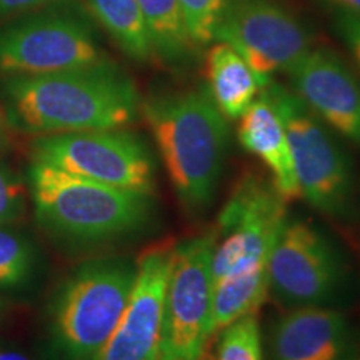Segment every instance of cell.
<instances>
[{"mask_svg":"<svg viewBox=\"0 0 360 360\" xmlns=\"http://www.w3.org/2000/svg\"><path fill=\"white\" fill-rule=\"evenodd\" d=\"M6 94L11 122L40 135L122 129L141 107L132 79L107 62L52 74L13 75Z\"/></svg>","mask_w":360,"mask_h":360,"instance_id":"obj_1","label":"cell"},{"mask_svg":"<svg viewBox=\"0 0 360 360\" xmlns=\"http://www.w3.org/2000/svg\"><path fill=\"white\" fill-rule=\"evenodd\" d=\"M143 112L180 205L191 215L205 212L225 165L227 119L205 89L155 97Z\"/></svg>","mask_w":360,"mask_h":360,"instance_id":"obj_2","label":"cell"},{"mask_svg":"<svg viewBox=\"0 0 360 360\" xmlns=\"http://www.w3.org/2000/svg\"><path fill=\"white\" fill-rule=\"evenodd\" d=\"M30 186L39 224L69 240H114L141 231L152 217L148 195L75 177L37 162L30 169Z\"/></svg>","mask_w":360,"mask_h":360,"instance_id":"obj_3","label":"cell"},{"mask_svg":"<svg viewBox=\"0 0 360 360\" xmlns=\"http://www.w3.org/2000/svg\"><path fill=\"white\" fill-rule=\"evenodd\" d=\"M137 267L129 260H98L75 270L53 307L56 335L70 360H96L114 334L132 292Z\"/></svg>","mask_w":360,"mask_h":360,"instance_id":"obj_4","label":"cell"},{"mask_svg":"<svg viewBox=\"0 0 360 360\" xmlns=\"http://www.w3.org/2000/svg\"><path fill=\"white\" fill-rule=\"evenodd\" d=\"M262 89L285 127L302 197L319 212L345 217L355 199V174L349 154L292 90L272 80Z\"/></svg>","mask_w":360,"mask_h":360,"instance_id":"obj_5","label":"cell"},{"mask_svg":"<svg viewBox=\"0 0 360 360\" xmlns=\"http://www.w3.org/2000/svg\"><path fill=\"white\" fill-rule=\"evenodd\" d=\"M34 162L120 191L150 197L155 162L142 139L127 130L49 134L35 141Z\"/></svg>","mask_w":360,"mask_h":360,"instance_id":"obj_6","label":"cell"},{"mask_svg":"<svg viewBox=\"0 0 360 360\" xmlns=\"http://www.w3.org/2000/svg\"><path fill=\"white\" fill-rule=\"evenodd\" d=\"M285 202L272 182L247 174L237 182L219 217L212 252V281L269 264L285 222Z\"/></svg>","mask_w":360,"mask_h":360,"instance_id":"obj_7","label":"cell"},{"mask_svg":"<svg viewBox=\"0 0 360 360\" xmlns=\"http://www.w3.org/2000/svg\"><path fill=\"white\" fill-rule=\"evenodd\" d=\"M215 236L175 245L165 290L159 360H200L210 339L212 252Z\"/></svg>","mask_w":360,"mask_h":360,"instance_id":"obj_8","label":"cell"},{"mask_svg":"<svg viewBox=\"0 0 360 360\" xmlns=\"http://www.w3.org/2000/svg\"><path fill=\"white\" fill-rule=\"evenodd\" d=\"M269 290L287 305H323L345 281L344 259L315 225L285 219L267 264Z\"/></svg>","mask_w":360,"mask_h":360,"instance_id":"obj_9","label":"cell"},{"mask_svg":"<svg viewBox=\"0 0 360 360\" xmlns=\"http://www.w3.org/2000/svg\"><path fill=\"white\" fill-rule=\"evenodd\" d=\"M215 40L236 49L262 87L310 51L307 29L272 0H233L215 30Z\"/></svg>","mask_w":360,"mask_h":360,"instance_id":"obj_10","label":"cell"},{"mask_svg":"<svg viewBox=\"0 0 360 360\" xmlns=\"http://www.w3.org/2000/svg\"><path fill=\"white\" fill-rule=\"evenodd\" d=\"M98 62L103 60L89 25L70 13H42L0 30L2 74H52Z\"/></svg>","mask_w":360,"mask_h":360,"instance_id":"obj_11","label":"cell"},{"mask_svg":"<svg viewBox=\"0 0 360 360\" xmlns=\"http://www.w3.org/2000/svg\"><path fill=\"white\" fill-rule=\"evenodd\" d=\"M172 242L148 247L139 255L129 302L114 334L96 360H159L165 290L174 264Z\"/></svg>","mask_w":360,"mask_h":360,"instance_id":"obj_12","label":"cell"},{"mask_svg":"<svg viewBox=\"0 0 360 360\" xmlns=\"http://www.w3.org/2000/svg\"><path fill=\"white\" fill-rule=\"evenodd\" d=\"M287 74L295 96L319 119L360 146V79L339 56L309 51Z\"/></svg>","mask_w":360,"mask_h":360,"instance_id":"obj_13","label":"cell"},{"mask_svg":"<svg viewBox=\"0 0 360 360\" xmlns=\"http://www.w3.org/2000/svg\"><path fill=\"white\" fill-rule=\"evenodd\" d=\"M350 355L347 317L323 305H302L282 315L270 335L272 360H347Z\"/></svg>","mask_w":360,"mask_h":360,"instance_id":"obj_14","label":"cell"},{"mask_svg":"<svg viewBox=\"0 0 360 360\" xmlns=\"http://www.w3.org/2000/svg\"><path fill=\"white\" fill-rule=\"evenodd\" d=\"M237 135L242 147L267 167L272 186L285 204L302 197L285 127L265 90L240 115Z\"/></svg>","mask_w":360,"mask_h":360,"instance_id":"obj_15","label":"cell"},{"mask_svg":"<svg viewBox=\"0 0 360 360\" xmlns=\"http://www.w3.org/2000/svg\"><path fill=\"white\" fill-rule=\"evenodd\" d=\"M209 94L227 120L240 119L262 89L257 75L236 49L215 44L207 56Z\"/></svg>","mask_w":360,"mask_h":360,"instance_id":"obj_16","label":"cell"},{"mask_svg":"<svg viewBox=\"0 0 360 360\" xmlns=\"http://www.w3.org/2000/svg\"><path fill=\"white\" fill-rule=\"evenodd\" d=\"M267 265L214 282L209 323L210 337L217 330H224L238 319L255 314V310L267 297Z\"/></svg>","mask_w":360,"mask_h":360,"instance_id":"obj_17","label":"cell"},{"mask_svg":"<svg viewBox=\"0 0 360 360\" xmlns=\"http://www.w3.org/2000/svg\"><path fill=\"white\" fill-rule=\"evenodd\" d=\"M94 15L120 49L135 60H146L154 52L150 35L137 0H87Z\"/></svg>","mask_w":360,"mask_h":360,"instance_id":"obj_18","label":"cell"},{"mask_svg":"<svg viewBox=\"0 0 360 360\" xmlns=\"http://www.w3.org/2000/svg\"><path fill=\"white\" fill-rule=\"evenodd\" d=\"M154 51L169 60H179L192 42L184 24L179 0H137Z\"/></svg>","mask_w":360,"mask_h":360,"instance_id":"obj_19","label":"cell"},{"mask_svg":"<svg viewBox=\"0 0 360 360\" xmlns=\"http://www.w3.org/2000/svg\"><path fill=\"white\" fill-rule=\"evenodd\" d=\"M217 360H264L255 314L245 315L224 328L219 340Z\"/></svg>","mask_w":360,"mask_h":360,"instance_id":"obj_20","label":"cell"},{"mask_svg":"<svg viewBox=\"0 0 360 360\" xmlns=\"http://www.w3.org/2000/svg\"><path fill=\"white\" fill-rule=\"evenodd\" d=\"M179 4L191 42L205 45L215 40V30L231 0H179Z\"/></svg>","mask_w":360,"mask_h":360,"instance_id":"obj_21","label":"cell"},{"mask_svg":"<svg viewBox=\"0 0 360 360\" xmlns=\"http://www.w3.org/2000/svg\"><path fill=\"white\" fill-rule=\"evenodd\" d=\"M32 267V250L17 233L0 227V289L20 283Z\"/></svg>","mask_w":360,"mask_h":360,"instance_id":"obj_22","label":"cell"},{"mask_svg":"<svg viewBox=\"0 0 360 360\" xmlns=\"http://www.w3.org/2000/svg\"><path fill=\"white\" fill-rule=\"evenodd\" d=\"M25 214V186L8 165L0 162V227L15 224Z\"/></svg>","mask_w":360,"mask_h":360,"instance_id":"obj_23","label":"cell"},{"mask_svg":"<svg viewBox=\"0 0 360 360\" xmlns=\"http://www.w3.org/2000/svg\"><path fill=\"white\" fill-rule=\"evenodd\" d=\"M335 30L347 45L354 60L360 67V17L352 13L337 12L335 15Z\"/></svg>","mask_w":360,"mask_h":360,"instance_id":"obj_24","label":"cell"},{"mask_svg":"<svg viewBox=\"0 0 360 360\" xmlns=\"http://www.w3.org/2000/svg\"><path fill=\"white\" fill-rule=\"evenodd\" d=\"M49 2H52V0H0V19L13 15V13L32 11V8Z\"/></svg>","mask_w":360,"mask_h":360,"instance_id":"obj_25","label":"cell"},{"mask_svg":"<svg viewBox=\"0 0 360 360\" xmlns=\"http://www.w3.org/2000/svg\"><path fill=\"white\" fill-rule=\"evenodd\" d=\"M326 2L334 6L337 12L352 13V15L360 17V0H326Z\"/></svg>","mask_w":360,"mask_h":360,"instance_id":"obj_26","label":"cell"},{"mask_svg":"<svg viewBox=\"0 0 360 360\" xmlns=\"http://www.w3.org/2000/svg\"><path fill=\"white\" fill-rule=\"evenodd\" d=\"M8 143V127H7V119L4 115L2 109H0V152L7 147Z\"/></svg>","mask_w":360,"mask_h":360,"instance_id":"obj_27","label":"cell"},{"mask_svg":"<svg viewBox=\"0 0 360 360\" xmlns=\"http://www.w3.org/2000/svg\"><path fill=\"white\" fill-rule=\"evenodd\" d=\"M0 360H30L19 352H8V350H0Z\"/></svg>","mask_w":360,"mask_h":360,"instance_id":"obj_28","label":"cell"},{"mask_svg":"<svg viewBox=\"0 0 360 360\" xmlns=\"http://www.w3.org/2000/svg\"><path fill=\"white\" fill-rule=\"evenodd\" d=\"M347 360H360V354H352V355H350V357L347 359Z\"/></svg>","mask_w":360,"mask_h":360,"instance_id":"obj_29","label":"cell"},{"mask_svg":"<svg viewBox=\"0 0 360 360\" xmlns=\"http://www.w3.org/2000/svg\"><path fill=\"white\" fill-rule=\"evenodd\" d=\"M0 309H2V304H0Z\"/></svg>","mask_w":360,"mask_h":360,"instance_id":"obj_30","label":"cell"}]
</instances>
